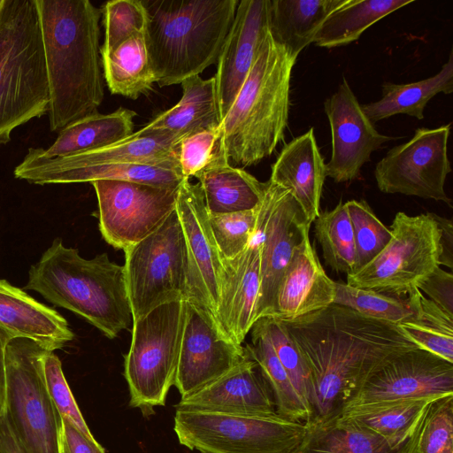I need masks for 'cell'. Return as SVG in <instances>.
Returning <instances> with one entry per match:
<instances>
[{"label": "cell", "mask_w": 453, "mask_h": 453, "mask_svg": "<svg viewBox=\"0 0 453 453\" xmlns=\"http://www.w3.org/2000/svg\"><path fill=\"white\" fill-rule=\"evenodd\" d=\"M124 251L133 321L161 304L187 300L186 250L176 208L155 232Z\"/></svg>", "instance_id": "11"}, {"label": "cell", "mask_w": 453, "mask_h": 453, "mask_svg": "<svg viewBox=\"0 0 453 453\" xmlns=\"http://www.w3.org/2000/svg\"><path fill=\"white\" fill-rule=\"evenodd\" d=\"M24 289L83 318L109 339L133 324L124 266L106 253L84 258L58 237L30 267Z\"/></svg>", "instance_id": "4"}, {"label": "cell", "mask_w": 453, "mask_h": 453, "mask_svg": "<svg viewBox=\"0 0 453 453\" xmlns=\"http://www.w3.org/2000/svg\"><path fill=\"white\" fill-rule=\"evenodd\" d=\"M62 434L69 453H105L97 441L88 439L78 429L62 420Z\"/></svg>", "instance_id": "48"}, {"label": "cell", "mask_w": 453, "mask_h": 453, "mask_svg": "<svg viewBox=\"0 0 453 453\" xmlns=\"http://www.w3.org/2000/svg\"><path fill=\"white\" fill-rule=\"evenodd\" d=\"M296 61V58L277 43L268 30L242 88L220 122L219 145L230 165H256L284 141Z\"/></svg>", "instance_id": "3"}, {"label": "cell", "mask_w": 453, "mask_h": 453, "mask_svg": "<svg viewBox=\"0 0 453 453\" xmlns=\"http://www.w3.org/2000/svg\"><path fill=\"white\" fill-rule=\"evenodd\" d=\"M421 295L418 289L408 296H394L335 282L334 303L366 318L399 326L419 318Z\"/></svg>", "instance_id": "37"}, {"label": "cell", "mask_w": 453, "mask_h": 453, "mask_svg": "<svg viewBox=\"0 0 453 453\" xmlns=\"http://www.w3.org/2000/svg\"><path fill=\"white\" fill-rule=\"evenodd\" d=\"M101 63L109 90L130 99L148 93L155 83L145 33H139L112 52L102 56Z\"/></svg>", "instance_id": "35"}, {"label": "cell", "mask_w": 453, "mask_h": 453, "mask_svg": "<svg viewBox=\"0 0 453 453\" xmlns=\"http://www.w3.org/2000/svg\"><path fill=\"white\" fill-rule=\"evenodd\" d=\"M180 85V101L143 127L167 133L180 141L189 134L219 127L221 118L214 77L203 80L196 75Z\"/></svg>", "instance_id": "27"}, {"label": "cell", "mask_w": 453, "mask_h": 453, "mask_svg": "<svg viewBox=\"0 0 453 453\" xmlns=\"http://www.w3.org/2000/svg\"><path fill=\"white\" fill-rule=\"evenodd\" d=\"M96 194L99 230L104 241L123 250L155 232L175 210L179 188L99 180Z\"/></svg>", "instance_id": "13"}, {"label": "cell", "mask_w": 453, "mask_h": 453, "mask_svg": "<svg viewBox=\"0 0 453 453\" xmlns=\"http://www.w3.org/2000/svg\"><path fill=\"white\" fill-rule=\"evenodd\" d=\"M45 350L27 339H11L5 349V413L28 453H60L62 419L42 375Z\"/></svg>", "instance_id": "10"}, {"label": "cell", "mask_w": 453, "mask_h": 453, "mask_svg": "<svg viewBox=\"0 0 453 453\" xmlns=\"http://www.w3.org/2000/svg\"><path fill=\"white\" fill-rule=\"evenodd\" d=\"M50 89L51 131L97 112L104 100L101 12L88 0H35Z\"/></svg>", "instance_id": "2"}, {"label": "cell", "mask_w": 453, "mask_h": 453, "mask_svg": "<svg viewBox=\"0 0 453 453\" xmlns=\"http://www.w3.org/2000/svg\"><path fill=\"white\" fill-rule=\"evenodd\" d=\"M146 44L155 83L180 84L214 64L238 0H142Z\"/></svg>", "instance_id": "5"}, {"label": "cell", "mask_w": 453, "mask_h": 453, "mask_svg": "<svg viewBox=\"0 0 453 453\" xmlns=\"http://www.w3.org/2000/svg\"><path fill=\"white\" fill-rule=\"evenodd\" d=\"M335 282L325 272L306 234L279 282L271 317L291 320L333 304Z\"/></svg>", "instance_id": "23"}, {"label": "cell", "mask_w": 453, "mask_h": 453, "mask_svg": "<svg viewBox=\"0 0 453 453\" xmlns=\"http://www.w3.org/2000/svg\"><path fill=\"white\" fill-rule=\"evenodd\" d=\"M413 0H347L323 21L312 42L326 49L356 42L371 26Z\"/></svg>", "instance_id": "34"}, {"label": "cell", "mask_w": 453, "mask_h": 453, "mask_svg": "<svg viewBox=\"0 0 453 453\" xmlns=\"http://www.w3.org/2000/svg\"><path fill=\"white\" fill-rule=\"evenodd\" d=\"M450 127L418 128L408 142L390 149L374 168L378 188L387 194L433 199L451 206L444 189L451 172L448 156Z\"/></svg>", "instance_id": "12"}, {"label": "cell", "mask_w": 453, "mask_h": 453, "mask_svg": "<svg viewBox=\"0 0 453 453\" xmlns=\"http://www.w3.org/2000/svg\"><path fill=\"white\" fill-rule=\"evenodd\" d=\"M175 409L257 417L280 416L266 380L250 357L214 382L180 398Z\"/></svg>", "instance_id": "22"}, {"label": "cell", "mask_w": 453, "mask_h": 453, "mask_svg": "<svg viewBox=\"0 0 453 453\" xmlns=\"http://www.w3.org/2000/svg\"><path fill=\"white\" fill-rule=\"evenodd\" d=\"M176 211L187 258V301L199 304L214 317L223 274V259L209 222L199 184L185 179L179 188Z\"/></svg>", "instance_id": "17"}, {"label": "cell", "mask_w": 453, "mask_h": 453, "mask_svg": "<svg viewBox=\"0 0 453 453\" xmlns=\"http://www.w3.org/2000/svg\"><path fill=\"white\" fill-rule=\"evenodd\" d=\"M0 330L11 339H27L53 352L74 338L60 313L5 280H0Z\"/></svg>", "instance_id": "24"}, {"label": "cell", "mask_w": 453, "mask_h": 453, "mask_svg": "<svg viewBox=\"0 0 453 453\" xmlns=\"http://www.w3.org/2000/svg\"><path fill=\"white\" fill-rule=\"evenodd\" d=\"M345 203L354 234L356 272L383 250L391 238V231L378 219L365 200H349Z\"/></svg>", "instance_id": "40"}, {"label": "cell", "mask_w": 453, "mask_h": 453, "mask_svg": "<svg viewBox=\"0 0 453 453\" xmlns=\"http://www.w3.org/2000/svg\"><path fill=\"white\" fill-rule=\"evenodd\" d=\"M42 369L47 391L61 419L96 442V440L84 420L65 380L61 361L53 351H44L42 357Z\"/></svg>", "instance_id": "44"}, {"label": "cell", "mask_w": 453, "mask_h": 453, "mask_svg": "<svg viewBox=\"0 0 453 453\" xmlns=\"http://www.w3.org/2000/svg\"><path fill=\"white\" fill-rule=\"evenodd\" d=\"M11 338L0 330V416L6 411V365L5 349Z\"/></svg>", "instance_id": "51"}, {"label": "cell", "mask_w": 453, "mask_h": 453, "mask_svg": "<svg viewBox=\"0 0 453 453\" xmlns=\"http://www.w3.org/2000/svg\"><path fill=\"white\" fill-rule=\"evenodd\" d=\"M326 163L311 127L286 143L272 165L270 181L288 189L311 225L320 212Z\"/></svg>", "instance_id": "25"}, {"label": "cell", "mask_w": 453, "mask_h": 453, "mask_svg": "<svg viewBox=\"0 0 453 453\" xmlns=\"http://www.w3.org/2000/svg\"><path fill=\"white\" fill-rule=\"evenodd\" d=\"M136 112L119 108L102 114L95 112L64 127L47 149L36 148L45 157H61L111 145L134 133Z\"/></svg>", "instance_id": "31"}, {"label": "cell", "mask_w": 453, "mask_h": 453, "mask_svg": "<svg viewBox=\"0 0 453 453\" xmlns=\"http://www.w3.org/2000/svg\"><path fill=\"white\" fill-rule=\"evenodd\" d=\"M259 207L260 204L250 211L209 214L211 233L222 259L235 257L250 244L257 230Z\"/></svg>", "instance_id": "42"}, {"label": "cell", "mask_w": 453, "mask_h": 453, "mask_svg": "<svg viewBox=\"0 0 453 453\" xmlns=\"http://www.w3.org/2000/svg\"><path fill=\"white\" fill-rule=\"evenodd\" d=\"M434 218L441 232V254L439 265L453 267V222L452 219L434 213Z\"/></svg>", "instance_id": "49"}, {"label": "cell", "mask_w": 453, "mask_h": 453, "mask_svg": "<svg viewBox=\"0 0 453 453\" xmlns=\"http://www.w3.org/2000/svg\"><path fill=\"white\" fill-rule=\"evenodd\" d=\"M417 453H453V395L430 404Z\"/></svg>", "instance_id": "45"}, {"label": "cell", "mask_w": 453, "mask_h": 453, "mask_svg": "<svg viewBox=\"0 0 453 453\" xmlns=\"http://www.w3.org/2000/svg\"><path fill=\"white\" fill-rule=\"evenodd\" d=\"M250 331L251 343L247 344L245 349L266 380L278 414L282 418L305 424L309 418L308 409L295 390L261 322L257 320Z\"/></svg>", "instance_id": "36"}, {"label": "cell", "mask_w": 453, "mask_h": 453, "mask_svg": "<svg viewBox=\"0 0 453 453\" xmlns=\"http://www.w3.org/2000/svg\"><path fill=\"white\" fill-rule=\"evenodd\" d=\"M391 238L369 263L347 275L355 288L408 296L439 265L441 232L433 212L395 214Z\"/></svg>", "instance_id": "8"}, {"label": "cell", "mask_w": 453, "mask_h": 453, "mask_svg": "<svg viewBox=\"0 0 453 453\" xmlns=\"http://www.w3.org/2000/svg\"><path fill=\"white\" fill-rule=\"evenodd\" d=\"M1 3H2V0H0V4H1Z\"/></svg>", "instance_id": "53"}, {"label": "cell", "mask_w": 453, "mask_h": 453, "mask_svg": "<svg viewBox=\"0 0 453 453\" xmlns=\"http://www.w3.org/2000/svg\"><path fill=\"white\" fill-rule=\"evenodd\" d=\"M270 0L239 1L214 76L221 119L228 111L268 31Z\"/></svg>", "instance_id": "20"}, {"label": "cell", "mask_w": 453, "mask_h": 453, "mask_svg": "<svg viewBox=\"0 0 453 453\" xmlns=\"http://www.w3.org/2000/svg\"><path fill=\"white\" fill-rule=\"evenodd\" d=\"M0 453H28L6 413L0 416Z\"/></svg>", "instance_id": "50"}, {"label": "cell", "mask_w": 453, "mask_h": 453, "mask_svg": "<svg viewBox=\"0 0 453 453\" xmlns=\"http://www.w3.org/2000/svg\"><path fill=\"white\" fill-rule=\"evenodd\" d=\"M180 140L144 127L111 145L61 157H45L30 148L13 174L111 164H178Z\"/></svg>", "instance_id": "19"}, {"label": "cell", "mask_w": 453, "mask_h": 453, "mask_svg": "<svg viewBox=\"0 0 453 453\" xmlns=\"http://www.w3.org/2000/svg\"><path fill=\"white\" fill-rule=\"evenodd\" d=\"M15 178L33 184H66L99 180L130 181L162 188H179L185 180L178 164H111L73 169L32 172Z\"/></svg>", "instance_id": "29"}, {"label": "cell", "mask_w": 453, "mask_h": 453, "mask_svg": "<svg viewBox=\"0 0 453 453\" xmlns=\"http://www.w3.org/2000/svg\"><path fill=\"white\" fill-rule=\"evenodd\" d=\"M104 42L100 56L107 55L133 35L146 33L147 12L142 0H112L103 8Z\"/></svg>", "instance_id": "41"}, {"label": "cell", "mask_w": 453, "mask_h": 453, "mask_svg": "<svg viewBox=\"0 0 453 453\" xmlns=\"http://www.w3.org/2000/svg\"><path fill=\"white\" fill-rule=\"evenodd\" d=\"M398 326L418 348L453 363V317L423 294L419 318Z\"/></svg>", "instance_id": "39"}, {"label": "cell", "mask_w": 453, "mask_h": 453, "mask_svg": "<svg viewBox=\"0 0 453 453\" xmlns=\"http://www.w3.org/2000/svg\"><path fill=\"white\" fill-rule=\"evenodd\" d=\"M50 89L35 0L0 4V144L32 119L48 113Z\"/></svg>", "instance_id": "6"}, {"label": "cell", "mask_w": 453, "mask_h": 453, "mask_svg": "<svg viewBox=\"0 0 453 453\" xmlns=\"http://www.w3.org/2000/svg\"><path fill=\"white\" fill-rule=\"evenodd\" d=\"M257 320L264 326L280 364L309 411L311 378L296 345L280 320L273 317H264Z\"/></svg>", "instance_id": "43"}, {"label": "cell", "mask_w": 453, "mask_h": 453, "mask_svg": "<svg viewBox=\"0 0 453 453\" xmlns=\"http://www.w3.org/2000/svg\"><path fill=\"white\" fill-rule=\"evenodd\" d=\"M219 139V127L182 138L179 144V166L185 179L195 177L212 159Z\"/></svg>", "instance_id": "46"}, {"label": "cell", "mask_w": 453, "mask_h": 453, "mask_svg": "<svg viewBox=\"0 0 453 453\" xmlns=\"http://www.w3.org/2000/svg\"><path fill=\"white\" fill-rule=\"evenodd\" d=\"M281 322L310 373L306 426L336 419L381 364L397 353L418 348L398 326L336 303Z\"/></svg>", "instance_id": "1"}, {"label": "cell", "mask_w": 453, "mask_h": 453, "mask_svg": "<svg viewBox=\"0 0 453 453\" xmlns=\"http://www.w3.org/2000/svg\"><path fill=\"white\" fill-rule=\"evenodd\" d=\"M248 358L245 347L227 337L208 310L186 300L174 382L181 398L201 390Z\"/></svg>", "instance_id": "15"}, {"label": "cell", "mask_w": 453, "mask_h": 453, "mask_svg": "<svg viewBox=\"0 0 453 453\" xmlns=\"http://www.w3.org/2000/svg\"><path fill=\"white\" fill-rule=\"evenodd\" d=\"M174 431L180 444L202 453H293L305 424L280 416L176 411Z\"/></svg>", "instance_id": "9"}, {"label": "cell", "mask_w": 453, "mask_h": 453, "mask_svg": "<svg viewBox=\"0 0 453 453\" xmlns=\"http://www.w3.org/2000/svg\"><path fill=\"white\" fill-rule=\"evenodd\" d=\"M59 449H60V453H69L68 449L66 448L65 442L64 441V438H63L62 431H61V434H60Z\"/></svg>", "instance_id": "52"}, {"label": "cell", "mask_w": 453, "mask_h": 453, "mask_svg": "<svg viewBox=\"0 0 453 453\" xmlns=\"http://www.w3.org/2000/svg\"><path fill=\"white\" fill-rule=\"evenodd\" d=\"M418 289L453 317V274L451 273L444 271L438 265L418 285Z\"/></svg>", "instance_id": "47"}, {"label": "cell", "mask_w": 453, "mask_h": 453, "mask_svg": "<svg viewBox=\"0 0 453 453\" xmlns=\"http://www.w3.org/2000/svg\"><path fill=\"white\" fill-rule=\"evenodd\" d=\"M261 243L257 231L247 248L223 259V274L214 319L221 331L242 344L256 322L261 282Z\"/></svg>", "instance_id": "21"}, {"label": "cell", "mask_w": 453, "mask_h": 453, "mask_svg": "<svg viewBox=\"0 0 453 453\" xmlns=\"http://www.w3.org/2000/svg\"><path fill=\"white\" fill-rule=\"evenodd\" d=\"M424 422L406 441L395 444L337 418L323 425L305 426L303 441L293 453H417Z\"/></svg>", "instance_id": "28"}, {"label": "cell", "mask_w": 453, "mask_h": 453, "mask_svg": "<svg viewBox=\"0 0 453 453\" xmlns=\"http://www.w3.org/2000/svg\"><path fill=\"white\" fill-rule=\"evenodd\" d=\"M210 215L250 211L262 202L267 181L229 164L219 142L211 162L196 176Z\"/></svg>", "instance_id": "26"}, {"label": "cell", "mask_w": 453, "mask_h": 453, "mask_svg": "<svg viewBox=\"0 0 453 453\" xmlns=\"http://www.w3.org/2000/svg\"><path fill=\"white\" fill-rule=\"evenodd\" d=\"M186 313V300L161 304L133 321L132 340L125 356L130 405L143 416L164 406L174 385Z\"/></svg>", "instance_id": "7"}, {"label": "cell", "mask_w": 453, "mask_h": 453, "mask_svg": "<svg viewBox=\"0 0 453 453\" xmlns=\"http://www.w3.org/2000/svg\"><path fill=\"white\" fill-rule=\"evenodd\" d=\"M380 100L362 104V110L372 122L394 115L405 114L423 119L427 103L436 95L451 94L453 91V54L434 76L411 83L395 84L384 82Z\"/></svg>", "instance_id": "33"}, {"label": "cell", "mask_w": 453, "mask_h": 453, "mask_svg": "<svg viewBox=\"0 0 453 453\" xmlns=\"http://www.w3.org/2000/svg\"><path fill=\"white\" fill-rule=\"evenodd\" d=\"M313 223L326 265L335 273H352L356 249L346 203L340 202L334 209L320 211Z\"/></svg>", "instance_id": "38"}, {"label": "cell", "mask_w": 453, "mask_h": 453, "mask_svg": "<svg viewBox=\"0 0 453 453\" xmlns=\"http://www.w3.org/2000/svg\"><path fill=\"white\" fill-rule=\"evenodd\" d=\"M450 395H453V363L415 348L397 353L381 364L344 410L356 405Z\"/></svg>", "instance_id": "16"}, {"label": "cell", "mask_w": 453, "mask_h": 453, "mask_svg": "<svg viewBox=\"0 0 453 453\" xmlns=\"http://www.w3.org/2000/svg\"><path fill=\"white\" fill-rule=\"evenodd\" d=\"M438 398H412L346 408L338 417L365 428L391 443L406 441L423 424L432 402Z\"/></svg>", "instance_id": "32"}, {"label": "cell", "mask_w": 453, "mask_h": 453, "mask_svg": "<svg viewBox=\"0 0 453 453\" xmlns=\"http://www.w3.org/2000/svg\"><path fill=\"white\" fill-rule=\"evenodd\" d=\"M347 0H270L268 30L294 58L308 46L326 18Z\"/></svg>", "instance_id": "30"}, {"label": "cell", "mask_w": 453, "mask_h": 453, "mask_svg": "<svg viewBox=\"0 0 453 453\" xmlns=\"http://www.w3.org/2000/svg\"><path fill=\"white\" fill-rule=\"evenodd\" d=\"M324 110L332 142L331 157L326 164V177L336 183L354 180L372 153L393 138L377 131L345 78L326 99Z\"/></svg>", "instance_id": "18"}, {"label": "cell", "mask_w": 453, "mask_h": 453, "mask_svg": "<svg viewBox=\"0 0 453 453\" xmlns=\"http://www.w3.org/2000/svg\"><path fill=\"white\" fill-rule=\"evenodd\" d=\"M311 226L293 195L268 180L257 225L261 243V282L256 321L272 316L279 282L295 247L310 232Z\"/></svg>", "instance_id": "14"}]
</instances>
